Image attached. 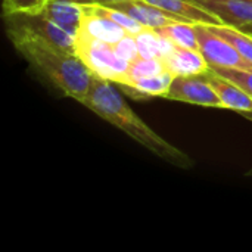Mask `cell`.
I'll use <instances>...</instances> for the list:
<instances>
[{
  "mask_svg": "<svg viewBox=\"0 0 252 252\" xmlns=\"http://www.w3.org/2000/svg\"><path fill=\"white\" fill-rule=\"evenodd\" d=\"M83 105L111 126L126 133L159 159L183 170L193 167L190 157L152 130L127 105L111 81L94 75L90 92Z\"/></svg>",
  "mask_w": 252,
  "mask_h": 252,
  "instance_id": "2",
  "label": "cell"
},
{
  "mask_svg": "<svg viewBox=\"0 0 252 252\" xmlns=\"http://www.w3.org/2000/svg\"><path fill=\"white\" fill-rule=\"evenodd\" d=\"M174 75H171L168 71H164L158 75H151L145 78H139L134 81H130L126 86H121L128 93H133L136 97H167L170 86L173 83Z\"/></svg>",
  "mask_w": 252,
  "mask_h": 252,
  "instance_id": "14",
  "label": "cell"
},
{
  "mask_svg": "<svg viewBox=\"0 0 252 252\" xmlns=\"http://www.w3.org/2000/svg\"><path fill=\"white\" fill-rule=\"evenodd\" d=\"M15 49L53 87L80 103H84L94 74L74 52L63 50L44 38L16 27L6 28Z\"/></svg>",
  "mask_w": 252,
  "mask_h": 252,
  "instance_id": "1",
  "label": "cell"
},
{
  "mask_svg": "<svg viewBox=\"0 0 252 252\" xmlns=\"http://www.w3.org/2000/svg\"><path fill=\"white\" fill-rule=\"evenodd\" d=\"M168 100L186 102L208 108L224 109L223 102L205 78V75H179L173 78L167 97Z\"/></svg>",
  "mask_w": 252,
  "mask_h": 252,
  "instance_id": "6",
  "label": "cell"
},
{
  "mask_svg": "<svg viewBox=\"0 0 252 252\" xmlns=\"http://www.w3.org/2000/svg\"><path fill=\"white\" fill-rule=\"evenodd\" d=\"M157 31L162 37H165L170 43H173L174 46L199 50L196 34H195V24H192V22L177 21V22H171L168 25L159 27V28H157Z\"/></svg>",
  "mask_w": 252,
  "mask_h": 252,
  "instance_id": "16",
  "label": "cell"
},
{
  "mask_svg": "<svg viewBox=\"0 0 252 252\" xmlns=\"http://www.w3.org/2000/svg\"><path fill=\"white\" fill-rule=\"evenodd\" d=\"M118 1H127V0H92V3H97V4H112Z\"/></svg>",
  "mask_w": 252,
  "mask_h": 252,
  "instance_id": "22",
  "label": "cell"
},
{
  "mask_svg": "<svg viewBox=\"0 0 252 252\" xmlns=\"http://www.w3.org/2000/svg\"><path fill=\"white\" fill-rule=\"evenodd\" d=\"M242 115H244L247 120H250V121L252 123V112H245V114H242Z\"/></svg>",
  "mask_w": 252,
  "mask_h": 252,
  "instance_id": "24",
  "label": "cell"
},
{
  "mask_svg": "<svg viewBox=\"0 0 252 252\" xmlns=\"http://www.w3.org/2000/svg\"><path fill=\"white\" fill-rule=\"evenodd\" d=\"M195 34L199 52L213 68H252V63L245 59L230 43L217 35L208 25L195 24Z\"/></svg>",
  "mask_w": 252,
  "mask_h": 252,
  "instance_id": "4",
  "label": "cell"
},
{
  "mask_svg": "<svg viewBox=\"0 0 252 252\" xmlns=\"http://www.w3.org/2000/svg\"><path fill=\"white\" fill-rule=\"evenodd\" d=\"M204 75L217 93V96L220 97V100L223 102L224 109L236 111L239 114L252 112V97L244 89L213 71L211 66Z\"/></svg>",
  "mask_w": 252,
  "mask_h": 252,
  "instance_id": "11",
  "label": "cell"
},
{
  "mask_svg": "<svg viewBox=\"0 0 252 252\" xmlns=\"http://www.w3.org/2000/svg\"><path fill=\"white\" fill-rule=\"evenodd\" d=\"M198 6L214 13L223 24L242 28L252 24V0H193Z\"/></svg>",
  "mask_w": 252,
  "mask_h": 252,
  "instance_id": "9",
  "label": "cell"
},
{
  "mask_svg": "<svg viewBox=\"0 0 252 252\" xmlns=\"http://www.w3.org/2000/svg\"><path fill=\"white\" fill-rule=\"evenodd\" d=\"M241 30H244V31H247L248 34H251V35H252V24H250V25H245V27H242Z\"/></svg>",
  "mask_w": 252,
  "mask_h": 252,
  "instance_id": "23",
  "label": "cell"
},
{
  "mask_svg": "<svg viewBox=\"0 0 252 252\" xmlns=\"http://www.w3.org/2000/svg\"><path fill=\"white\" fill-rule=\"evenodd\" d=\"M134 37L139 47V53L140 56L145 58L162 59L174 49L173 43H170L165 37H162L157 30L152 28H145L142 32L136 34Z\"/></svg>",
  "mask_w": 252,
  "mask_h": 252,
  "instance_id": "15",
  "label": "cell"
},
{
  "mask_svg": "<svg viewBox=\"0 0 252 252\" xmlns=\"http://www.w3.org/2000/svg\"><path fill=\"white\" fill-rule=\"evenodd\" d=\"M247 176H248V177H252V168L248 171V173H247Z\"/></svg>",
  "mask_w": 252,
  "mask_h": 252,
  "instance_id": "25",
  "label": "cell"
},
{
  "mask_svg": "<svg viewBox=\"0 0 252 252\" xmlns=\"http://www.w3.org/2000/svg\"><path fill=\"white\" fill-rule=\"evenodd\" d=\"M217 35L224 38L227 43H230L245 59H248L252 63V35L247 31L230 27L226 24L221 25H208Z\"/></svg>",
  "mask_w": 252,
  "mask_h": 252,
  "instance_id": "17",
  "label": "cell"
},
{
  "mask_svg": "<svg viewBox=\"0 0 252 252\" xmlns=\"http://www.w3.org/2000/svg\"><path fill=\"white\" fill-rule=\"evenodd\" d=\"M78 32H84L93 38L115 44L128 32L118 25L115 21L109 19L97 10L94 3L83 4V18Z\"/></svg>",
  "mask_w": 252,
  "mask_h": 252,
  "instance_id": "7",
  "label": "cell"
},
{
  "mask_svg": "<svg viewBox=\"0 0 252 252\" xmlns=\"http://www.w3.org/2000/svg\"><path fill=\"white\" fill-rule=\"evenodd\" d=\"M75 53L94 75L118 86L124 84L128 62L117 55L111 43L93 38L84 32H77Z\"/></svg>",
  "mask_w": 252,
  "mask_h": 252,
  "instance_id": "3",
  "label": "cell"
},
{
  "mask_svg": "<svg viewBox=\"0 0 252 252\" xmlns=\"http://www.w3.org/2000/svg\"><path fill=\"white\" fill-rule=\"evenodd\" d=\"M6 27H16L27 30L46 41L75 53V38L77 35L68 32L56 22H53L44 12L41 13H4Z\"/></svg>",
  "mask_w": 252,
  "mask_h": 252,
  "instance_id": "5",
  "label": "cell"
},
{
  "mask_svg": "<svg viewBox=\"0 0 252 252\" xmlns=\"http://www.w3.org/2000/svg\"><path fill=\"white\" fill-rule=\"evenodd\" d=\"M162 10L173 13L185 22L205 24V25H221V19L214 13L198 6L193 0H146Z\"/></svg>",
  "mask_w": 252,
  "mask_h": 252,
  "instance_id": "12",
  "label": "cell"
},
{
  "mask_svg": "<svg viewBox=\"0 0 252 252\" xmlns=\"http://www.w3.org/2000/svg\"><path fill=\"white\" fill-rule=\"evenodd\" d=\"M213 68V66H211ZM221 77L233 81L241 89H244L252 97V68L241 69V68H213Z\"/></svg>",
  "mask_w": 252,
  "mask_h": 252,
  "instance_id": "20",
  "label": "cell"
},
{
  "mask_svg": "<svg viewBox=\"0 0 252 252\" xmlns=\"http://www.w3.org/2000/svg\"><path fill=\"white\" fill-rule=\"evenodd\" d=\"M50 0H3V13H41Z\"/></svg>",
  "mask_w": 252,
  "mask_h": 252,
  "instance_id": "19",
  "label": "cell"
},
{
  "mask_svg": "<svg viewBox=\"0 0 252 252\" xmlns=\"http://www.w3.org/2000/svg\"><path fill=\"white\" fill-rule=\"evenodd\" d=\"M112 46H114L117 55L120 58H123L124 61H127V62L133 61L134 58H137L140 55L137 43H136V37L133 34H127L126 37H123L120 41H117Z\"/></svg>",
  "mask_w": 252,
  "mask_h": 252,
  "instance_id": "21",
  "label": "cell"
},
{
  "mask_svg": "<svg viewBox=\"0 0 252 252\" xmlns=\"http://www.w3.org/2000/svg\"><path fill=\"white\" fill-rule=\"evenodd\" d=\"M105 6L120 9V10L126 12L127 15H130L133 19H136L139 24H142L145 28H152V30L168 25L171 22L182 21L180 18L174 16L173 13L162 10L161 7H158L146 0H127V1H118V3L105 4ZM182 22H185V21H182Z\"/></svg>",
  "mask_w": 252,
  "mask_h": 252,
  "instance_id": "8",
  "label": "cell"
},
{
  "mask_svg": "<svg viewBox=\"0 0 252 252\" xmlns=\"http://www.w3.org/2000/svg\"><path fill=\"white\" fill-rule=\"evenodd\" d=\"M161 61L164 63L165 71H168L174 77L204 75L210 69L208 62L198 49L174 46V49Z\"/></svg>",
  "mask_w": 252,
  "mask_h": 252,
  "instance_id": "10",
  "label": "cell"
},
{
  "mask_svg": "<svg viewBox=\"0 0 252 252\" xmlns=\"http://www.w3.org/2000/svg\"><path fill=\"white\" fill-rule=\"evenodd\" d=\"M164 63L161 59L158 58H145V56H137L133 61L128 62V69H127V77L124 84H128L130 81L139 80V78H145V77H151V75H158L161 72H164Z\"/></svg>",
  "mask_w": 252,
  "mask_h": 252,
  "instance_id": "18",
  "label": "cell"
},
{
  "mask_svg": "<svg viewBox=\"0 0 252 252\" xmlns=\"http://www.w3.org/2000/svg\"><path fill=\"white\" fill-rule=\"evenodd\" d=\"M44 13L59 27L77 35L83 18V4L71 0H50Z\"/></svg>",
  "mask_w": 252,
  "mask_h": 252,
  "instance_id": "13",
  "label": "cell"
}]
</instances>
